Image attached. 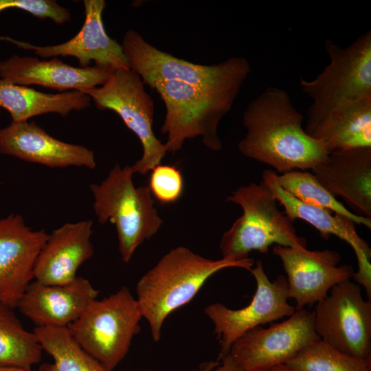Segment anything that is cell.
<instances>
[{"mask_svg": "<svg viewBox=\"0 0 371 371\" xmlns=\"http://www.w3.org/2000/svg\"><path fill=\"white\" fill-rule=\"evenodd\" d=\"M303 120L285 90L269 87L249 102L243 113L246 133L238 150L280 173L312 169L329 153L306 133Z\"/></svg>", "mask_w": 371, "mask_h": 371, "instance_id": "obj_1", "label": "cell"}, {"mask_svg": "<svg viewBox=\"0 0 371 371\" xmlns=\"http://www.w3.org/2000/svg\"><path fill=\"white\" fill-rule=\"evenodd\" d=\"M254 260L205 258L185 247H177L165 254L137 282V302L148 323L154 341H159L167 317L190 302L206 281L216 272L238 267L250 271Z\"/></svg>", "mask_w": 371, "mask_h": 371, "instance_id": "obj_2", "label": "cell"}, {"mask_svg": "<svg viewBox=\"0 0 371 371\" xmlns=\"http://www.w3.org/2000/svg\"><path fill=\"white\" fill-rule=\"evenodd\" d=\"M155 90L166 106L160 128L166 135L168 153L181 150L187 139L201 137L208 148L218 151L223 144L218 134L221 119L231 109L241 88L228 86L203 88L175 80H152L144 82Z\"/></svg>", "mask_w": 371, "mask_h": 371, "instance_id": "obj_3", "label": "cell"}, {"mask_svg": "<svg viewBox=\"0 0 371 371\" xmlns=\"http://www.w3.org/2000/svg\"><path fill=\"white\" fill-rule=\"evenodd\" d=\"M226 200L240 206L243 214L223 234L219 245L223 258L243 261L253 251L268 253L272 245L306 247V240L297 236L293 221L278 209L262 181L240 186Z\"/></svg>", "mask_w": 371, "mask_h": 371, "instance_id": "obj_4", "label": "cell"}, {"mask_svg": "<svg viewBox=\"0 0 371 371\" xmlns=\"http://www.w3.org/2000/svg\"><path fill=\"white\" fill-rule=\"evenodd\" d=\"M133 174L131 166L115 164L103 181L89 186L99 223L110 222L115 226L124 262H129L137 248L155 236L163 224L148 186L136 188Z\"/></svg>", "mask_w": 371, "mask_h": 371, "instance_id": "obj_5", "label": "cell"}, {"mask_svg": "<svg viewBox=\"0 0 371 371\" xmlns=\"http://www.w3.org/2000/svg\"><path fill=\"white\" fill-rule=\"evenodd\" d=\"M142 319L136 299L123 286L108 297L93 300L67 328L86 352L113 371L139 333Z\"/></svg>", "mask_w": 371, "mask_h": 371, "instance_id": "obj_6", "label": "cell"}, {"mask_svg": "<svg viewBox=\"0 0 371 371\" xmlns=\"http://www.w3.org/2000/svg\"><path fill=\"white\" fill-rule=\"evenodd\" d=\"M325 49L329 64L313 80H300L303 93L313 100L305 126L344 104L371 95V31L343 48L326 41Z\"/></svg>", "mask_w": 371, "mask_h": 371, "instance_id": "obj_7", "label": "cell"}, {"mask_svg": "<svg viewBox=\"0 0 371 371\" xmlns=\"http://www.w3.org/2000/svg\"><path fill=\"white\" fill-rule=\"evenodd\" d=\"M121 47L129 69L143 82L175 80L203 88L240 86L251 71L244 57H232L218 64L204 65L178 58L150 45L137 31L127 30Z\"/></svg>", "mask_w": 371, "mask_h": 371, "instance_id": "obj_8", "label": "cell"}, {"mask_svg": "<svg viewBox=\"0 0 371 371\" xmlns=\"http://www.w3.org/2000/svg\"><path fill=\"white\" fill-rule=\"evenodd\" d=\"M82 92L98 109L115 112L139 138L143 153L131 166L134 173L145 175L161 164L167 148L153 132L154 102L137 73L131 69L115 70L102 85Z\"/></svg>", "mask_w": 371, "mask_h": 371, "instance_id": "obj_9", "label": "cell"}, {"mask_svg": "<svg viewBox=\"0 0 371 371\" xmlns=\"http://www.w3.org/2000/svg\"><path fill=\"white\" fill-rule=\"evenodd\" d=\"M314 327L320 340L348 355L371 357V302L360 285L346 280L317 304Z\"/></svg>", "mask_w": 371, "mask_h": 371, "instance_id": "obj_10", "label": "cell"}, {"mask_svg": "<svg viewBox=\"0 0 371 371\" xmlns=\"http://www.w3.org/2000/svg\"><path fill=\"white\" fill-rule=\"evenodd\" d=\"M250 271L256 282V290L247 306L231 309L217 302L204 310L219 339L220 357L228 354L232 344L249 330L295 312V306L288 302V283L283 275L271 281L260 260L256 261Z\"/></svg>", "mask_w": 371, "mask_h": 371, "instance_id": "obj_11", "label": "cell"}, {"mask_svg": "<svg viewBox=\"0 0 371 371\" xmlns=\"http://www.w3.org/2000/svg\"><path fill=\"white\" fill-rule=\"evenodd\" d=\"M318 340L314 313L303 308L280 323L249 330L232 344L229 353L245 371H269Z\"/></svg>", "mask_w": 371, "mask_h": 371, "instance_id": "obj_12", "label": "cell"}, {"mask_svg": "<svg viewBox=\"0 0 371 371\" xmlns=\"http://www.w3.org/2000/svg\"><path fill=\"white\" fill-rule=\"evenodd\" d=\"M273 254L282 262L289 297L295 301V311L319 302L334 286L350 279L354 273L352 266L339 265L341 258L334 250L274 245Z\"/></svg>", "mask_w": 371, "mask_h": 371, "instance_id": "obj_13", "label": "cell"}, {"mask_svg": "<svg viewBox=\"0 0 371 371\" xmlns=\"http://www.w3.org/2000/svg\"><path fill=\"white\" fill-rule=\"evenodd\" d=\"M48 234L33 230L20 214L0 218V304L17 307L34 279L36 261Z\"/></svg>", "mask_w": 371, "mask_h": 371, "instance_id": "obj_14", "label": "cell"}, {"mask_svg": "<svg viewBox=\"0 0 371 371\" xmlns=\"http://www.w3.org/2000/svg\"><path fill=\"white\" fill-rule=\"evenodd\" d=\"M85 21L80 30L71 39L60 44L38 46L10 37L7 41L19 47L31 49L43 58L72 56L80 67H89L91 61L95 65L111 71L129 69L121 44L106 32L102 13L106 6L104 0H84Z\"/></svg>", "mask_w": 371, "mask_h": 371, "instance_id": "obj_15", "label": "cell"}, {"mask_svg": "<svg viewBox=\"0 0 371 371\" xmlns=\"http://www.w3.org/2000/svg\"><path fill=\"white\" fill-rule=\"evenodd\" d=\"M0 153L49 168L96 166L93 150L58 139L32 120L0 128Z\"/></svg>", "mask_w": 371, "mask_h": 371, "instance_id": "obj_16", "label": "cell"}, {"mask_svg": "<svg viewBox=\"0 0 371 371\" xmlns=\"http://www.w3.org/2000/svg\"><path fill=\"white\" fill-rule=\"evenodd\" d=\"M276 172L265 170L262 181L271 189L274 197L284 207V213L293 221L302 219L313 226L324 239L334 235L348 243L355 251L358 269L352 277L361 285L371 298V249L369 244L359 236L355 223L351 219L328 210L312 206L299 201L283 190L276 179Z\"/></svg>", "mask_w": 371, "mask_h": 371, "instance_id": "obj_17", "label": "cell"}, {"mask_svg": "<svg viewBox=\"0 0 371 371\" xmlns=\"http://www.w3.org/2000/svg\"><path fill=\"white\" fill-rule=\"evenodd\" d=\"M99 294L86 278L77 276L64 284L30 283L17 307L36 327H67Z\"/></svg>", "mask_w": 371, "mask_h": 371, "instance_id": "obj_18", "label": "cell"}, {"mask_svg": "<svg viewBox=\"0 0 371 371\" xmlns=\"http://www.w3.org/2000/svg\"><path fill=\"white\" fill-rule=\"evenodd\" d=\"M112 71L95 65L73 67L58 57L45 60L14 54L0 61V79L19 85H38L60 92L82 91L101 86Z\"/></svg>", "mask_w": 371, "mask_h": 371, "instance_id": "obj_19", "label": "cell"}, {"mask_svg": "<svg viewBox=\"0 0 371 371\" xmlns=\"http://www.w3.org/2000/svg\"><path fill=\"white\" fill-rule=\"evenodd\" d=\"M322 186L352 212L371 218V147L335 150L312 169Z\"/></svg>", "mask_w": 371, "mask_h": 371, "instance_id": "obj_20", "label": "cell"}, {"mask_svg": "<svg viewBox=\"0 0 371 371\" xmlns=\"http://www.w3.org/2000/svg\"><path fill=\"white\" fill-rule=\"evenodd\" d=\"M93 221L66 223L48 234L37 257L34 277L47 284L73 281L79 267L93 254Z\"/></svg>", "mask_w": 371, "mask_h": 371, "instance_id": "obj_21", "label": "cell"}, {"mask_svg": "<svg viewBox=\"0 0 371 371\" xmlns=\"http://www.w3.org/2000/svg\"><path fill=\"white\" fill-rule=\"evenodd\" d=\"M330 153L335 150L371 147V95L344 104L316 122L304 126Z\"/></svg>", "mask_w": 371, "mask_h": 371, "instance_id": "obj_22", "label": "cell"}, {"mask_svg": "<svg viewBox=\"0 0 371 371\" xmlns=\"http://www.w3.org/2000/svg\"><path fill=\"white\" fill-rule=\"evenodd\" d=\"M91 102V98L80 91L47 93L0 79V109L8 111L13 122L27 121L47 113L65 117L87 109Z\"/></svg>", "mask_w": 371, "mask_h": 371, "instance_id": "obj_23", "label": "cell"}, {"mask_svg": "<svg viewBox=\"0 0 371 371\" xmlns=\"http://www.w3.org/2000/svg\"><path fill=\"white\" fill-rule=\"evenodd\" d=\"M33 332L54 359L41 364L38 371H111L80 346L67 327H35Z\"/></svg>", "mask_w": 371, "mask_h": 371, "instance_id": "obj_24", "label": "cell"}, {"mask_svg": "<svg viewBox=\"0 0 371 371\" xmlns=\"http://www.w3.org/2000/svg\"><path fill=\"white\" fill-rule=\"evenodd\" d=\"M43 351L35 333L23 328L13 308L0 304V366L32 368Z\"/></svg>", "mask_w": 371, "mask_h": 371, "instance_id": "obj_25", "label": "cell"}, {"mask_svg": "<svg viewBox=\"0 0 371 371\" xmlns=\"http://www.w3.org/2000/svg\"><path fill=\"white\" fill-rule=\"evenodd\" d=\"M276 179L283 190L304 203L343 215L355 224L371 228V218L352 213L324 188L313 173L293 170L276 173Z\"/></svg>", "mask_w": 371, "mask_h": 371, "instance_id": "obj_26", "label": "cell"}, {"mask_svg": "<svg viewBox=\"0 0 371 371\" xmlns=\"http://www.w3.org/2000/svg\"><path fill=\"white\" fill-rule=\"evenodd\" d=\"M284 365L293 371H371V357H355L318 340L303 348Z\"/></svg>", "mask_w": 371, "mask_h": 371, "instance_id": "obj_27", "label": "cell"}, {"mask_svg": "<svg viewBox=\"0 0 371 371\" xmlns=\"http://www.w3.org/2000/svg\"><path fill=\"white\" fill-rule=\"evenodd\" d=\"M152 196L161 204H172L181 197L184 182L181 170L173 165H158L148 180Z\"/></svg>", "mask_w": 371, "mask_h": 371, "instance_id": "obj_28", "label": "cell"}, {"mask_svg": "<svg viewBox=\"0 0 371 371\" xmlns=\"http://www.w3.org/2000/svg\"><path fill=\"white\" fill-rule=\"evenodd\" d=\"M8 9L25 11L39 19H49L58 25L71 19V12L54 0H0V12Z\"/></svg>", "mask_w": 371, "mask_h": 371, "instance_id": "obj_29", "label": "cell"}, {"mask_svg": "<svg viewBox=\"0 0 371 371\" xmlns=\"http://www.w3.org/2000/svg\"><path fill=\"white\" fill-rule=\"evenodd\" d=\"M219 363L212 371H245L232 358L229 353L219 357Z\"/></svg>", "mask_w": 371, "mask_h": 371, "instance_id": "obj_30", "label": "cell"}, {"mask_svg": "<svg viewBox=\"0 0 371 371\" xmlns=\"http://www.w3.org/2000/svg\"><path fill=\"white\" fill-rule=\"evenodd\" d=\"M219 362L218 361H211L207 362H204L201 363L199 368L198 371H212ZM142 371H151L149 370H144ZM188 371H196V370H188Z\"/></svg>", "mask_w": 371, "mask_h": 371, "instance_id": "obj_31", "label": "cell"}, {"mask_svg": "<svg viewBox=\"0 0 371 371\" xmlns=\"http://www.w3.org/2000/svg\"><path fill=\"white\" fill-rule=\"evenodd\" d=\"M0 371H34L32 368H26L17 366H0Z\"/></svg>", "mask_w": 371, "mask_h": 371, "instance_id": "obj_32", "label": "cell"}, {"mask_svg": "<svg viewBox=\"0 0 371 371\" xmlns=\"http://www.w3.org/2000/svg\"><path fill=\"white\" fill-rule=\"evenodd\" d=\"M269 371H293V370L289 368L286 365L280 364V365H278L272 368Z\"/></svg>", "mask_w": 371, "mask_h": 371, "instance_id": "obj_33", "label": "cell"}]
</instances>
